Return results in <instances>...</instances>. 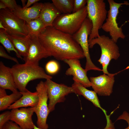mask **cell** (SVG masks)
I'll return each mask as SVG.
<instances>
[{"label":"cell","mask_w":129,"mask_h":129,"mask_svg":"<svg viewBox=\"0 0 129 129\" xmlns=\"http://www.w3.org/2000/svg\"><path fill=\"white\" fill-rule=\"evenodd\" d=\"M38 38L50 56L61 61L85 57L80 45L72 35L60 31L53 26L45 28Z\"/></svg>","instance_id":"obj_1"},{"label":"cell","mask_w":129,"mask_h":129,"mask_svg":"<svg viewBox=\"0 0 129 129\" xmlns=\"http://www.w3.org/2000/svg\"><path fill=\"white\" fill-rule=\"evenodd\" d=\"M11 70L17 88L21 92L28 90L26 86L31 81L41 79H51L52 78L39 64H16L11 68Z\"/></svg>","instance_id":"obj_2"},{"label":"cell","mask_w":129,"mask_h":129,"mask_svg":"<svg viewBox=\"0 0 129 129\" xmlns=\"http://www.w3.org/2000/svg\"><path fill=\"white\" fill-rule=\"evenodd\" d=\"M96 44L100 46L101 52L98 61L102 66L103 74L110 75L111 74L108 71V67L111 60H117L119 57V47L111 38L104 35H100L89 41V48H92Z\"/></svg>","instance_id":"obj_3"},{"label":"cell","mask_w":129,"mask_h":129,"mask_svg":"<svg viewBox=\"0 0 129 129\" xmlns=\"http://www.w3.org/2000/svg\"><path fill=\"white\" fill-rule=\"evenodd\" d=\"M87 16L86 5L75 12L60 14L54 20L53 26L63 32L72 35L80 28Z\"/></svg>","instance_id":"obj_4"},{"label":"cell","mask_w":129,"mask_h":129,"mask_svg":"<svg viewBox=\"0 0 129 129\" xmlns=\"http://www.w3.org/2000/svg\"><path fill=\"white\" fill-rule=\"evenodd\" d=\"M86 7L87 17L91 21L92 26L89 42L100 36L99 30L102 28L106 20L108 11L103 0H87Z\"/></svg>","instance_id":"obj_5"},{"label":"cell","mask_w":129,"mask_h":129,"mask_svg":"<svg viewBox=\"0 0 129 129\" xmlns=\"http://www.w3.org/2000/svg\"><path fill=\"white\" fill-rule=\"evenodd\" d=\"M109 9L108 11L107 18L102 29L105 32L109 33L111 38L117 43L120 38L124 39L126 36L124 34L122 27L118 26L117 20L119 8L123 5H129V3L124 1L123 3H118L113 0H108Z\"/></svg>","instance_id":"obj_6"},{"label":"cell","mask_w":129,"mask_h":129,"mask_svg":"<svg viewBox=\"0 0 129 129\" xmlns=\"http://www.w3.org/2000/svg\"><path fill=\"white\" fill-rule=\"evenodd\" d=\"M92 27L91 21L87 17L79 30L72 35L73 38L80 46L84 52L86 60L85 69L87 72L90 70L102 71V69L93 63L89 54L88 37L91 34Z\"/></svg>","instance_id":"obj_7"},{"label":"cell","mask_w":129,"mask_h":129,"mask_svg":"<svg viewBox=\"0 0 129 129\" xmlns=\"http://www.w3.org/2000/svg\"><path fill=\"white\" fill-rule=\"evenodd\" d=\"M0 21L9 34L25 37L29 34L26 22L6 8L0 9Z\"/></svg>","instance_id":"obj_8"},{"label":"cell","mask_w":129,"mask_h":129,"mask_svg":"<svg viewBox=\"0 0 129 129\" xmlns=\"http://www.w3.org/2000/svg\"><path fill=\"white\" fill-rule=\"evenodd\" d=\"M44 82L49 100L48 107L50 112L54 110L55 106L57 103L65 101L66 96L71 93H75L71 86H69L63 84L57 83L51 79L46 80Z\"/></svg>","instance_id":"obj_9"},{"label":"cell","mask_w":129,"mask_h":129,"mask_svg":"<svg viewBox=\"0 0 129 129\" xmlns=\"http://www.w3.org/2000/svg\"><path fill=\"white\" fill-rule=\"evenodd\" d=\"M36 89L39 98L38 102L35 107L34 112L37 117V127L42 129H48V126L47 121L50 112L47 104L48 98L44 82L41 81L37 84Z\"/></svg>","instance_id":"obj_10"},{"label":"cell","mask_w":129,"mask_h":129,"mask_svg":"<svg viewBox=\"0 0 129 129\" xmlns=\"http://www.w3.org/2000/svg\"><path fill=\"white\" fill-rule=\"evenodd\" d=\"M115 75L103 74L97 77H90L89 80L94 91L100 96H110L113 92Z\"/></svg>","instance_id":"obj_11"},{"label":"cell","mask_w":129,"mask_h":129,"mask_svg":"<svg viewBox=\"0 0 129 129\" xmlns=\"http://www.w3.org/2000/svg\"><path fill=\"white\" fill-rule=\"evenodd\" d=\"M29 48L27 55L23 58L27 64H39L41 59L50 56L39 40L38 37L30 36Z\"/></svg>","instance_id":"obj_12"},{"label":"cell","mask_w":129,"mask_h":129,"mask_svg":"<svg viewBox=\"0 0 129 129\" xmlns=\"http://www.w3.org/2000/svg\"><path fill=\"white\" fill-rule=\"evenodd\" d=\"M35 107L11 109L10 120L16 123L23 129H33L35 125L32 116L35 112Z\"/></svg>","instance_id":"obj_13"},{"label":"cell","mask_w":129,"mask_h":129,"mask_svg":"<svg viewBox=\"0 0 129 129\" xmlns=\"http://www.w3.org/2000/svg\"><path fill=\"white\" fill-rule=\"evenodd\" d=\"M64 61L69 66L66 71V75L73 76L74 81L80 83L86 88L91 86V82L87 75V72L81 67L79 59L65 60Z\"/></svg>","instance_id":"obj_14"},{"label":"cell","mask_w":129,"mask_h":129,"mask_svg":"<svg viewBox=\"0 0 129 129\" xmlns=\"http://www.w3.org/2000/svg\"><path fill=\"white\" fill-rule=\"evenodd\" d=\"M60 14L53 3L45 2L43 4L39 18L46 27L53 26L54 20Z\"/></svg>","instance_id":"obj_15"},{"label":"cell","mask_w":129,"mask_h":129,"mask_svg":"<svg viewBox=\"0 0 129 129\" xmlns=\"http://www.w3.org/2000/svg\"><path fill=\"white\" fill-rule=\"evenodd\" d=\"M71 87L74 90L75 94L83 96L92 102L95 107L101 109L104 113L106 118L108 117L109 115L107 114V111L101 106L97 94L95 91L89 90L80 83L75 81Z\"/></svg>","instance_id":"obj_16"},{"label":"cell","mask_w":129,"mask_h":129,"mask_svg":"<svg viewBox=\"0 0 129 129\" xmlns=\"http://www.w3.org/2000/svg\"><path fill=\"white\" fill-rule=\"evenodd\" d=\"M0 88L9 90L12 92L18 91L11 68L6 66L2 61L0 62Z\"/></svg>","instance_id":"obj_17"},{"label":"cell","mask_w":129,"mask_h":129,"mask_svg":"<svg viewBox=\"0 0 129 129\" xmlns=\"http://www.w3.org/2000/svg\"><path fill=\"white\" fill-rule=\"evenodd\" d=\"M22 97L14 103L9 107L7 109H12L21 107H36L38 103L39 98L38 93L36 91L32 92L28 90L24 92H21Z\"/></svg>","instance_id":"obj_18"},{"label":"cell","mask_w":129,"mask_h":129,"mask_svg":"<svg viewBox=\"0 0 129 129\" xmlns=\"http://www.w3.org/2000/svg\"><path fill=\"white\" fill-rule=\"evenodd\" d=\"M43 3L36 2L31 7L23 9L20 6L13 12L19 18L25 22L39 17Z\"/></svg>","instance_id":"obj_19"},{"label":"cell","mask_w":129,"mask_h":129,"mask_svg":"<svg viewBox=\"0 0 129 129\" xmlns=\"http://www.w3.org/2000/svg\"><path fill=\"white\" fill-rule=\"evenodd\" d=\"M8 37L19 54L24 57L28 53L31 36L22 37L8 34Z\"/></svg>","instance_id":"obj_20"},{"label":"cell","mask_w":129,"mask_h":129,"mask_svg":"<svg viewBox=\"0 0 129 129\" xmlns=\"http://www.w3.org/2000/svg\"><path fill=\"white\" fill-rule=\"evenodd\" d=\"M26 22L29 34L31 36L38 37V34L46 27L39 17Z\"/></svg>","instance_id":"obj_21"},{"label":"cell","mask_w":129,"mask_h":129,"mask_svg":"<svg viewBox=\"0 0 129 129\" xmlns=\"http://www.w3.org/2000/svg\"><path fill=\"white\" fill-rule=\"evenodd\" d=\"M52 1L61 14L72 13L74 0H52Z\"/></svg>","instance_id":"obj_22"},{"label":"cell","mask_w":129,"mask_h":129,"mask_svg":"<svg viewBox=\"0 0 129 129\" xmlns=\"http://www.w3.org/2000/svg\"><path fill=\"white\" fill-rule=\"evenodd\" d=\"M0 42L8 53H10L11 51H14L18 58L23 59V58L16 49L9 38L7 32L5 30L2 29H0Z\"/></svg>","instance_id":"obj_23"},{"label":"cell","mask_w":129,"mask_h":129,"mask_svg":"<svg viewBox=\"0 0 129 129\" xmlns=\"http://www.w3.org/2000/svg\"><path fill=\"white\" fill-rule=\"evenodd\" d=\"M22 96L20 91L12 92L11 94L0 98V111L7 109L11 104L15 102Z\"/></svg>","instance_id":"obj_24"},{"label":"cell","mask_w":129,"mask_h":129,"mask_svg":"<svg viewBox=\"0 0 129 129\" xmlns=\"http://www.w3.org/2000/svg\"><path fill=\"white\" fill-rule=\"evenodd\" d=\"M59 66L56 61L51 60L47 63L45 66V68L47 72L50 74L56 73L59 70Z\"/></svg>","instance_id":"obj_25"},{"label":"cell","mask_w":129,"mask_h":129,"mask_svg":"<svg viewBox=\"0 0 129 129\" xmlns=\"http://www.w3.org/2000/svg\"><path fill=\"white\" fill-rule=\"evenodd\" d=\"M0 1L3 3L6 8L11 12H13L19 6L17 4L15 0H0Z\"/></svg>","instance_id":"obj_26"},{"label":"cell","mask_w":129,"mask_h":129,"mask_svg":"<svg viewBox=\"0 0 129 129\" xmlns=\"http://www.w3.org/2000/svg\"><path fill=\"white\" fill-rule=\"evenodd\" d=\"M11 111H7L0 115V129H1L4 125L10 120Z\"/></svg>","instance_id":"obj_27"},{"label":"cell","mask_w":129,"mask_h":129,"mask_svg":"<svg viewBox=\"0 0 129 129\" xmlns=\"http://www.w3.org/2000/svg\"><path fill=\"white\" fill-rule=\"evenodd\" d=\"M87 3V0H74L72 13L76 12L85 7Z\"/></svg>","instance_id":"obj_28"},{"label":"cell","mask_w":129,"mask_h":129,"mask_svg":"<svg viewBox=\"0 0 129 129\" xmlns=\"http://www.w3.org/2000/svg\"><path fill=\"white\" fill-rule=\"evenodd\" d=\"M0 56L13 61L16 64L19 63L17 59L16 58L12 57L8 54L5 50L3 47L1 45L0 46Z\"/></svg>","instance_id":"obj_29"},{"label":"cell","mask_w":129,"mask_h":129,"mask_svg":"<svg viewBox=\"0 0 129 129\" xmlns=\"http://www.w3.org/2000/svg\"><path fill=\"white\" fill-rule=\"evenodd\" d=\"M1 129H23L17 124L11 121L7 122Z\"/></svg>","instance_id":"obj_30"},{"label":"cell","mask_w":129,"mask_h":129,"mask_svg":"<svg viewBox=\"0 0 129 129\" xmlns=\"http://www.w3.org/2000/svg\"><path fill=\"white\" fill-rule=\"evenodd\" d=\"M120 119L125 120L129 125V114L126 111H124L122 114L118 117L116 121Z\"/></svg>","instance_id":"obj_31"},{"label":"cell","mask_w":129,"mask_h":129,"mask_svg":"<svg viewBox=\"0 0 129 129\" xmlns=\"http://www.w3.org/2000/svg\"><path fill=\"white\" fill-rule=\"evenodd\" d=\"M39 0H28L27 4L25 6L22 8H23L25 9L29 7L33 4H34L37 2Z\"/></svg>","instance_id":"obj_32"},{"label":"cell","mask_w":129,"mask_h":129,"mask_svg":"<svg viewBox=\"0 0 129 129\" xmlns=\"http://www.w3.org/2000/svg\"><path fill=\"white\" fill-rule=\"evenodd\" d=\"M7 95L5 90L0 88V98L4 97Z\"/></svg>","instance_id":"obj_33"},{"label":"cell","mask_w":129,"mask_h":129,"mask_svg":"<svg viewBox=\"0 0 129 129\" xmlns=\"http://www.w3.org/2000/svg\"><path fill=\"white\" fill-rule=\"evenodd\" d=\"M6 8L5 4L2 2L0 1V9H5Z\"/></svg>","instance_id":"obj_34"},{"label":"cell","mask_w":129,"mask_h":129,"mask_svg":"<svg viewBox=\"0 0 129 129\" xmlns=\"http://www.w3.org/2000/svg\"><path fill=\"white\" fill-rule=\"evenodd\" d=\"M27 0H21V1L22 2V7L23 8L26 5L25 3L27 1Z\"/></svg>","instance_id":"obj_35"},{"label":"cell","mask_w":129,"mask_h":129,"mask_svg":"<svg viewBox=\"0 0 129 129\" xmlns=\"http://www.w3.org/2000/svg\"><path fill=\"white\" fill-rule=\"evenodd\" d=\"M0 29H4L6 31V28L4 27L2 24L1 22L0 21Z\"/></svg>","instance_id":"obj_36"},{"label":"cell","mask_w":129,"mask_h":129,"mask_svg":"<svg viewBox=\"0 0 129 129\" xmlns=\"http://www.w3.org/2000/svg\"><path fill=\"white\" fill-rule=\"evenodd\" d=\"M33 129H42L38 128L37 126H36L35 125H34V128Z\"/></svg>","instance_id":"obj_37"},{"label":"cell","mask_w":129,"mask_h":129,"mask_svg":"<svg viewBox=\"0 0 129 129\" xmlns=\"http://www.w3.org/2000/svg\"><path fill=\"white\" fill-rule=\"evenodd\" d=\"M124 129H129V125H128V126L127 127Z\"/></svg>","instance_id":"obj_38"}]
</instances>
